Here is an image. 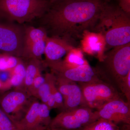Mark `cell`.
Listing matches in <instances>:
<instances>
[{
    "label": "cell",
    "mask_w": 130,
    "mask_h": 130,
    "mask_svg": "<svg viewBox=\"0 0 130 130\" xmlns=\"http://www.w3.org/2000/svg\"><path fill=\"white\" fill-rule=\"evenodd\" d=\"M46 41L40 40L24 47L21 58L25 60L32 59L42 60V56L44 54Z\"/></svg>",
    "instance_id": "cell-15"
},
{
    "label": "cell",
    "mask_w": 130,
    "mask_h": 130,
    "mask_svg": "<svg viewBox=\"0 0 130 130\" xmlns=\"http://www.w3.org/2000/svg\"><path fill=\"white\" fill-rule=\"evenodd\" d=\"M123 126V128L120 129V130H130V125L124 124Z\"/></svg>",
    "instance_id": "cell-27"
},
{
    "label": "cell",
    "mask_w": 130,
    "mask_h": 130,
    "mask_svg": "<svg viewBox=\"0 0 130 130\" xmlns=\"http://www.w3.org/2000/svg\"><path fill=\"white\" fill-rule=\"evenodd\" d=\"M94 70L100 79L120 93L121 82L130 72V43L113 48L103 55Z\"/></svg>",
    "instance_id": "cell-3"
},
{
    "label": "cell",
    "mask_w": 130,
    "mask_h": 130,
    "mask_svg": "<svg viewBox=\"0 0 130 130\" xmlns=\"http://www.w3.org/2000/svg\"><path fill=\"white\" fill-rule=\"evenodd\" d=\"M11 88L9 86L3 84L1 82H0V92L1 93L8 90Z\"/></svg>",
    "instance_id": "cell-26"
},
{
    "label": "cell",
    "mask_w": 130,
    "mask_h": 130,
    "mask_svg": "<svg viewBox=\"0 0 130 130\" xmlns=\"http://www.w3.org/2000/svg\"><path fill=\"white\" fill-rule=\"evenodd\" d=\"M26 61V74L23 88L29 92L34 79L39 72L42 71L43 61L37 59H30Z\"/></svg>",
    "instance_id": "cell-14"
},
{
    "label": "cell",
    "mask_w": 130,
    "mask_h": 130,
    "mask_svg": "<svg viewBox=\"0 0 130 130\" xmlns=\"http://www.w3.org/2000/svg\"><path fill=\"white\" fill-rule=\"evenodd\" d=\"M97 119L95 111L87 107L80 106L61 111L52 119L49 127L64 130H78Z\"/></svg>",
    "instance_id": "cell-7"
},
{
    "label": "cell",
    "mask_w": 130,
    "mask_h": 130,
    "mask_svg": "<svg viewBox=\"0 0 130 130\" xmlns=\"http://www.w3.org/2000/svg\"><path fill=\"white\" fill-rule=\"evenodd\" d=\"M79 84L85 106L92 109L97 110L110 101L121 98L116 89L102 79Z\"/></svg>",
    "instance_id": "cell-6"
},
{
    "label": "cell",
    "mask_w": 130,
    "mask_h": 130,
    "mask_svg": "<svg viewBox=\"0 0 130 130\" xmlns=\"http://www.w3.org/2000/svg\"><path fill=\"white\" fill-rule=\"evenodd\" d=\"M84 36V47L85 50L91 54L98 53L102 50L103 44L100 41V34H88Z\"/></svg>",
    "instance_id": "cell-17"
},
{
    "label": "cell",
    "mask_w": 130,
    "mask_h": 130,
    "mask_svg": "<svg viewBox=\"0 0 130 130\" xmlns=\"http://www.w3.org/2000/svg\"><path fill=\"white\" fill-rule=\"evenodd\" d=\"M34 98L23 88H14L0 94V107L10 118L19 124Z\"/></svg>",
    "instance_id": "cell-5"
},
{
    "label": "cell",
    "mask_w": 130,
    "mask_h": 130,
    "mask_svg": "<svg viewBox=\"0 0 130 130\" xmlns=\"http://www.w3.org/2000/svg\"><path fill=\"white\" fill-rule=\"evenodd\" d=\"M48 67L55 75L78 83H91L101 79L94 69L88 63L80 66H72L60 60L49 63L45 66Z\"/></svg>",
    "instance_id": "cell-9"
},
{
    "label": "cell",
    "mask_w": 130,
    "mask_h": 130,
    "mask_svg": "<svg viewBox=\"0 0 130 130\" xmlns=\"http://www.w3.org/2000/svg\"><path fill=\"white\" fill-rule=\"evenodd\" d=\"M24 32V24L0 20V51L21 58Z\"/></svg>",
    "instance_id": "cell-8"
},
{
    "label": "cell",
    "mask_w": 130,
    "mask_h": 130,
    "mask_svg": "<svg viewBox=\"0 0 130 130\" xmlns=\"http://www.w3.org/2000/svg\"><path fill=\"white\" fill-rule=\"evenodd\" d=\"M94 31L102 36L108 48L130 43V14L118 5L107 3Z\"/></svg>",
    "instance_id": "cell-2"
},
{
    "label": "cell",
    "mask_w": 130,
    "mask_h": 130,
    "mask_svg": "<svg viewBox=\"0 0 130 130\" xmlns=\"http://www.w3.org/2000/svg\"><path fill=\"white\" fill-rule=\"evenodd\" d=\"M101 1L103 2L108 3L110 2L112 0H101Z\"/></svg>",
    "instance_id": "cell-30"
},
{
    "label": "cell",
    "mask_w": 130,
    "mask_h": 130,
    "mask_svg": "<svg viewBox=\"0 0 130 130\" xmlns=\"http://www.w3.org/2000/svg\"><path fill=\"white\" fill-rule=\"evenodd\" d=\"M50 3H53L57 2L60 1H65V0H48Z\"/></svg>",
    "instance_id": "cell-29"
},
{
    "label": "cell",
    "mask_w": 130,
    "mask_h": 130,
    "mask_svg": "<svg viewBox=\"0 0 130 130\" xmlns=\"http://www.w3.org/2000/svg\"><path fill=\"white\" fill-rule=\"evenodd\" d=\"M0 130H24L11 119L0 107Z\"/></svg>",
    "instance_id": "cell-21"
},
{
    "label": "cell",
    "mask_w": 130,
    "mask_h": 130,
    "mask_svg": "<svg viewBox=\"0 0 130 130\" xmlns=\"http://www.w3.org/2000/svg\"><path fill=\"white\" fill-rule=\"evenodd\" d=\"M101 0H65L50 3L36 20L49 37L59 38L73 46L86 31H94L105 5Z\"/></svg>",
    "instance_id": "cell-1"
},
{
    "label": "cell",
    "mask_w": 130,
    "mask_h": 130,
    "mask_svg": "<svg viewBox=\"0 0 130 130\" xmlns=\"http://www.w3.org/2000/svg\"><path fill=\"white\" fill-rule=\"evenodd\" d=\"M48 0H0V20L23 25L40 18L47 11Z\"/></svg>",
    "instance_id": "cell-4"
},
{
    "label": "cell",
    "mask_w": 130,
    "mask_h": 130,
    "mask_svg": "<svg viewBox=\"0 0 130 130\" xmlns=\"http://www.w3.org/2000/svg\"><path fill=\"white\" fill-rule=\"evenodd\" d=\"M46 31L41 27L25 25L24 47L40 40H46Z\"/></svg>",
    "instance_id": "cell-16"
},
{
    "label": "cell",
    "mask_w": 130,
    "mask_h": 130,
    "mask_svg": "<svg viewBox=\"0 0 130 130\" xmlns=\"http://www.w3.org/2000/svg\"><path fill=\"white\" fill-rule=\"evenodd\" d=\"M45 130H64L62 129H59V128H51L48 127V128H47Z\"/></svg>",
    "instance_id": "cell-28"
},
{
    "label": "cell",
    "mask_w": 130,
    "mask_h": 130,
    "mask_svg": "<svg viewBox=\"0 0 130 130\" xmlns=\"http://www.w3.org/2000/svg\"><path fill=\"white\" fill-rule=\"evenodd\" d=\"M51 73H47L45 75V81L38 89L36 97L41 102L46 105L51 94Z\"/></svg>",
    "instance_id": "cell-19"
},
{
    "label": "cell",
    "mask_w": 130,
    "mask_h": 130,
    "mask_svg": "<svg viewBox=\"0 0 130 130\" xmlns=\"http://www.w3.org/2000/svg\"><path fill=\"white\" fill-rule=\"evenodd\" d=\"M55 75L57 88L63 97L64 107L62 111L80 106L86 107L79 85L63 77Z\"/></svg>",
    "instance_id": "cell-12"
},
{
    "label": "cell",
    "mask_w": 130,
    "mask_h": 130,
    "mask_svg": "<svg viewBox=\"0 0 130 130\" xmlns=\"http://www.w3.org/2000/svg\"><path fill=\"white\" fill-rule=\"evenodd\" d=\"M78 130H120V128L112 122L100 118Z\"/></svg>",
    "instance_id": "cell-18"
},
{
    "label": "cell",
    "mask_w": 130,
    "mask_h": 130,
    "mask_svg": "<svg viewBox=\"0 0 130 130\" xmlns=\"http://www.w3.org/2000/svg\"><path fill=\"white\" fill-rule=\"evenodd\" d=\"M72 44L66 40L54 37H47L44 54L45 60L43 65L61 60V58L74 49Z\"/></svg>",
    "instance_id": "cell-13"
},
{
    "label": "cell",
    "mask_w": 130,
    "mask_h": 130,
    "mask_svg": "<svg viewBox=\"0 0 130 130\" xmlns=\"http://www.w3.org/2000/svg\"><path fill=\"white\" fill-rule=\"evenodd\" d=\"M120 90V93L126 98L127 102L130 104V72L121 82Z\"/></svg>",
    "instance_id": "cell-24"
},
{
    "label": "cell",
    "mask_w": 130,
    "mask_h": 130,
    "mask_svg": "<svg viewBox=\"0 0 130 130\" xmlns=\"http://www.w3.org/2000/svg\"><path fill=\"white\" fill-rule=\"evenodd\" d=\"M50 110L46 105L35 98L19 124L24 130H45L52 120Z\"/></svg>",
    "instance_id": "cell-10"
},
{
    "label": "cell",
    "mask_w": 130,
    "mask_h": 130,
    "mask_svg": "<svg viewBox=\"0 0 130 130\" xmlns=\"http://www.w3.org/2000/svg\"><path fill=\"white\" fill-rule=\"evenodd\" d=\"M63 61L67 64L72 66H80L88 63L84 59L81 51L75 50L74 49L67 54Z\"/></svg>",
    "instance_id": "cell-22"
},
{
    "label": "cell",
    "mask_w": 130,
    "mask_h": 130,
    "mask_svg": "<svg viewBox=\"0 0 130 130\" xmlns=\"http://www.w3.org/2000/svg\"><path fill=\"white\" fill-rule=\"evenodd\" d=\"M118 6L123 11L130 14V0H118Z\"/></svg>",
    "instance_id": "cell-25"
},
{
    "label": "cell",
    "mask_w": 130,
    "mask_h": 130,
    "mask_svg": "<svg viewBox=\"0 0 130 130\" xmlns=\"http://www.w3.org/2000/svg\"><path fill=\"white\" fill-rule=\"evenodd\" d=\"M95 112L98 119H104L117 125H130V104L121 98L107 103Z\"/></svg>",
    "instance_id": "cell-11"
},
{
    "label": "cell",
    "mask_w": 130,
    "mask_h": 130,
    "mask_svg": "<svg viewBox=\"0 0 130 130\" xmlns=\"http://www.w3.org/2000/svg\"><path fill=\"white\" fill-rule=\"evenodd\" d=\"M41 72L42 71L39 72L35 77L32 86L29 92L31 95L35 98L36 97L38 89L44 83L45 80V77L42 75Z\"/></svg>",
    "instance_id": "cell-23"
},
{
    "label": "cell",
    "mask_w": 130,
    "mask_h": 130,
    "mask_svg": "<svg viewBox=\"0 0 130 130\" xmlns=\"http://www.w3.org/2000/svg\"><path fill=\"white\" fill-rule=\"evenodd\" d=\"M21 59L7 54L0 55V71H10L21 61Z\"/></svg>",
    "instance_id": "cell-20"
}]
</instances>
